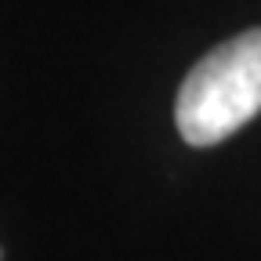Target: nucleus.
Wrapping results in <instances>:
<instances>
[{
  "label": "nucleus",
  "mask_w": 261,
  "mask_h": 261,
  "mask_svg": "<svg viewBox=\"0 0 261 261\" xmlns=\"http://www.w3.org/2000/svg\"><path fill=\"white\" fill-rule=\"evenodd\" d=\"M261 113V25L211 47L185 73L174 123L189 145H218Z\"/></svg>",
  "instance_id": "obj_1"
},
{
  "label": "nucleus",
  "mask_w": 261,
  "mask_h": 261,
  "mask_svg": "<svg viewBox=\"0 0 261 261\" xmlns=\"http://www.w3.org/2000/svg\"><path fill=\"white\" fill-rule=\"evenodd\" d=\"M0 261H4V250H0Z\"/></svg>",
  "instance_id": "obj_2"
}]
</instances>
